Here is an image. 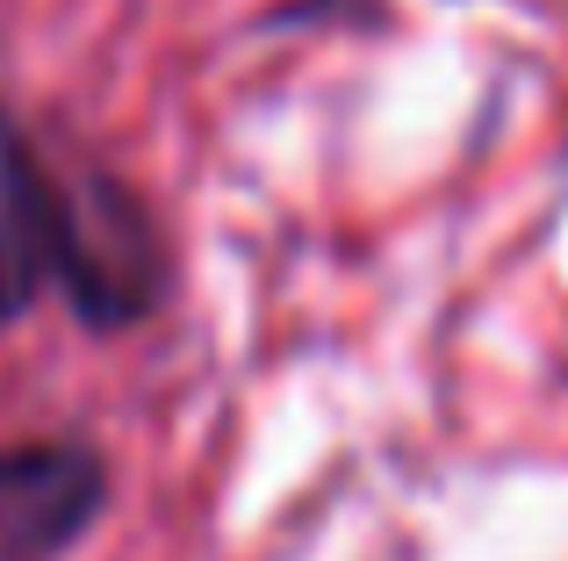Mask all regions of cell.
<instances>
[{"instance_id": "obj_2", "label": "cell", "mask_w": 568, "mask_h": 561, "mask_svg": "<svg viewBox=\"0 0 568 561\" xmlns=\"http://www.w3.org/2000/svg\"><path fill=\"white\" fill-rule=\"evenodd\" d=\"M72 267V195L51 181L37 144L0 115V317H22Z\"/></svg>"}, {"instance_id": "obj_1", "label": "cell", "mask_w": 568, "mask_h": 561, "mask_svg": "<svg viewBox=\"0 0 568 561\" xmlns=\"http://www.w3.org/2000/svg\"><path fill=\"white\" fill-rule=\"evenodd\" d=\"M109 504V468L80 439L0 453V561H51Z\"/></svg>"}]
</instances>
